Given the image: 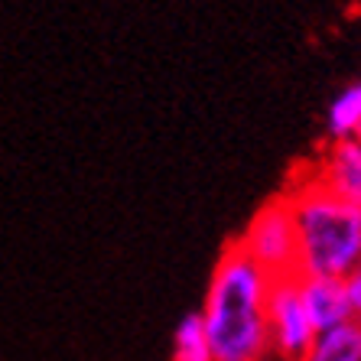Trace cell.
Masks as SVG:
<instances>
[{"instance_id":"6da1fadb","label":"cell","mask_w":361,"mask_h":361,"mask_svg":"<svg viewBox=\"0 0 361 361\" xmlns=\"http://www.w3.org/2000/svg\"><path fill=\"white\" fill-rule=\"evenodd\" d=\"M270 277L264 267L231 244L215 264L202 302V322L215 361H264L270 352L267 296Z\"/></svg>"},{"instance_id":"7a4b0ae2","label":"cell","mask_w":361,"mask_h":361,"mask_svg":"<svg viewBox=\"0 0 361 361\" xmlns=\"http://www.w3.org/2000/svg\"><path fill=\"white\" fill-rule=\"evenodd\" d=\"M286 199L293 205L300 235L302 277L345 280L355 267H361V205L338 199L316 179V173L302 176Z\"/></svg>"},{"instance_id":"3957f363","label":"cell","mask_w":361,"mask_h":361,"mask_svg":"<svg viewBox=\"0 0 361 361\" xmlns=\"http://www.w3.org/2000/svg\"><path fill=\"white\" fill-rule=\"evenodd\" d=\"M235 244L270 277L300 274V235H296L293 205L286 195H277L264 209H257Z\"/></svg>"},{"instance_id":"277c9868","label":"cell","mask_w":361,"mask_h":361,"mask_svg":"<svg viewBox=\"0 0 361 361\" xmlns=\"http://www.w3.org/2000/svg\"><path fill=\"white\" fill-rule=\"evenodd\" d=\"M267 336L270 352L283 361H302L316 342V326H312L306 302L300 293V274L290 277H274L267 296Z\"/></svg>"},{"instance_id":"5b68a950","label":"cell","mask_w":361,"mask_h":361,"mask_svg":"<svg viewBox=\"0 0 361 361\" xmlns=\"http://www.w3.org/2000/svg\"><path fill=\"white\" fill-rule=\"evenodd\" d=\"M316 179L338 199L361 205V137L329 143L326 157L316 166Z\"/></svg>"},{"instance_id":"8992f818","label":"cell","mask_w":361,"mask_h":361,"mask_svg":"<svg viewBox=\"0 0 361 361\" xmlns=\"http://www.w3.org/2000/svg\"><path fill=\"white\" fill-rule=\"evenodd\" d=\"M300 293L306 302L316 332H326L332 326L352 319V306H348V293H345V280L336 277H302L300 274Z\"/></svg>"},{"instance_id":"52a82bcc","label":"cell","mask_w":361,"mask_h":361,"mask_svg":"<svg viewBox=\"0 0 361 361\" xmlns=\"http://www.w3.org/2000/svg\"><path fill=\"white\" fill-rule=\"evenodd\" d=\"M302 361H361V322L348 319L319 332Z\"/></svg>"},{"instance_id":"ba28073f","label":"cell","mask_w":361,"mask_h":361,"mask_svg":"<svg viewBox=\"0 0 361 361\" xmlns=\"http://www.w3.org/2000/svg\"><path fill=\"white\" fill-rule=\"evenodd\" d=\"M326 130L332 140H355L361 137V78L345 85L326 108Z\"/></svg>"},{"instance_id":"9c48e42d","label":"cell","mask_w":361,"mask_h":361,"mask_svg":"<svg viewBox=\"0 0 361 361\" xmlns=\"http://www.w3.org/2000/svg\"><path fill=\"white\" fill-rule=\"evenodd\" d=\"M173 361H215L202 312H189L173 332Z\"/></svg>"},{"instance_id":"30bf717a","label":"cell","mask_w":361,"mask_h":361,"mask_svg":"<svg viewBox=\"0 0 361 361\" xmlns=\"http://www.w3.org/2000/svg\"><path fill=\"white\" fill-rule=\"evenodd\" d=\"M345 293H348V306H352V319L361 322V267H355L345 277Z\"/></svg>"}]
</instances>
